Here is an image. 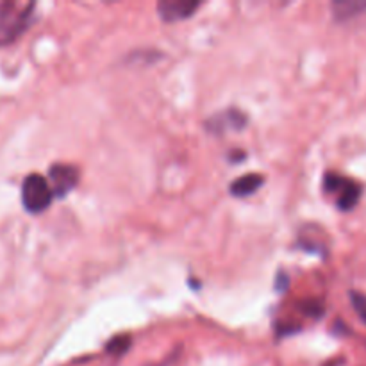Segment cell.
I'll use <instances>...</instances> for the list:
<instances>
[{
  "mask_svg": "<svg viewBox=\"0 0 366 366\" xmlns=\"http://www.w3.org/2000/svg\"><path fill=\"white\" fill-rule=\"evenodd\" d=\"M54 191L49 181L39 173L27 176L22 183V204L31 214H39L50 207Z\"/></svg>",
  "mask_w": 366,
  "mask_h": 366,
  "instance_id": "6da1fadb",
  "label": "cell"
},
{
  "mask_svg": "<svg viewBox=\"0 0 366 366\" xmlns=\"http://www.w3.org/2000/svg\"><path fill=\"white\" fill-rule=\"evenodd\" d=\"M32 4L18 6L13 2L0 4V45H8L25 31L27 18L31 16Z\"/></svg>",
  "mask_w": 366,
  "mask_h": 366,
  "instance_id": "7a4b0ae2",
  "label": "cell"
},
{
  "mask_svg": "<svg viewBox=\"0 0 366 366\" xmlns=\"http://www.w3.org/2000/svg\"><path fill=\"white\" fill-rule=\"evenodd\" d=\"M324 186L331 193H338V207L343 211H350L361 197V186L358 183L347 177L336 176V173L325 176Z\"/></svg>",
  "mask_w": 366,
  "mask_h": 366,
  "instance_id": "3957f363",
  "label": "cell"
},
{
  "mask_svg": "<svg viewBox=\"0 0 366 366\" xmlns=\"http://www.w3.org/2000/svg\"><path fill=\"white\" fill-rule=\"evenodd\" d=\"M49 183L52 186L54 197L63 199L79 183V170L72 164H52L49 170Z\"/></svg>",
  "mask_w": 366,
  "mask_h": 366,
  "instance_id": "277c9868",
  "label": "cell"
},
{
  "mask_svg": "<svg viewBox=\"0 0 366 366\" xmlns=\"http://www.w3.org/2000/svg\"><path fill=\"white\" fill-rule=\"evenodd\" d=\"M199 6L197 0H161L157 2V13L164 22H181L190 18Z\"/></svg>",
  "mask_w": 366,
  "mask_h": 366,
  "instance_id": "5b68a950",
  "label": "cell"
},
{
  "mask_svg": "<svg viewBox=\"0 0 366 366\" xmlns=\"http://www.w3.org/2000/svg\"><path fill=\"white\" fill-rule=\"evenodd\" d=\"M243 126L245 115L240 113V111H225V113H220V115H216L214 118H211L209 122H207V129L214 134L227 133V130H229L227 127L240 130Z\"/></svg>",
  "mask_w": 366,
  "mask_h": 366,
  "instance_id": "8992f818",
  "label": "cell"
},
{
  "mask_svg": "<svg viewBox=\"0 0 366 366\" xmlns=\"http://www.w3.org/2000/svg\"><path fill=\"white\" fill-rule=\"evenodd\" d=\"M264 183V177L260 173H247V176H241L231 184V195L241 199V197H248V195L256 193Z\"/></svg>",
  "mask_w": 366,
  "mask_h": 366,
  "instance_id": "52a82bcc",
  "label": "cell"
},
{
  "mask_svg": "<svg viewBox=\"0 0 366 366\" xmlns=\"http://www.w3.org/2000/svg\"><path fill=\"white\" fill-rule=\"evenodd\" d=\"M362 9H366L365 2H354V0H340V2L332 4V11H334L336 18L340 20L352 18V16H355Z\"/></svg>",
  "mask_w": 366,
  "mask_h": 366,
  "instance_id": "ba28073f",
  "label": "cell"
},
{
  "mask_svg": "<svg viewBox=\"0 0 366 366\" xmlns=\"http://www.w3.org/2000/svg\"><path fill=\"white\" fill-rule=\"evenodd\" d=\"M129 347H130V336L120 334V336H116V338H113V340L107 343L106 348L109 354L120 355V354H123V352H126Z\"/></svg>",
  "mask_w": 366,
  "mask_h": 366,
  "instance_id": "9c48e42d",
  "label": "cell"
},
{
  "mask_svg": "<svg viewBox=\"0 0 366 366\" xmlns=\"http://www.w3.org/2000/svg\"><path fill=\"white\" fill-rule=\"evenodd\" d=\"M352 304H354L355 311L359 313V317L366 322V297L361 293H352Z\"/></svg>",
  "mask_w": 366,
  "mask_h": 366,
  "instance_id": "30bf717a",
  "label": "cell"
}]
</instances>
